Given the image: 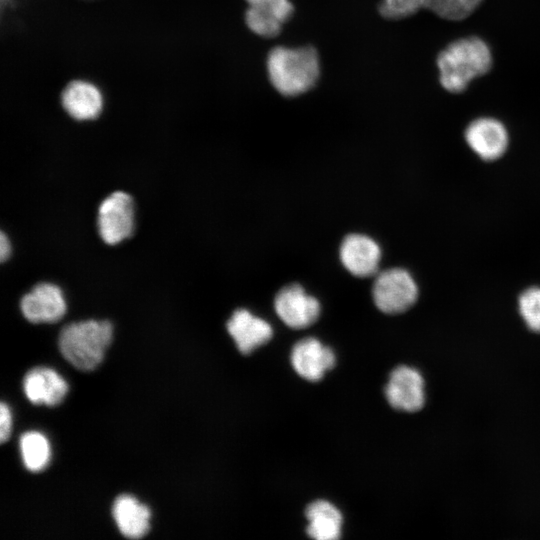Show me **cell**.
<instances>
[{"label": "cell", "mask_w": 540, "mask_h": 540, "mask_svg": "<svg viewBox=\"0 0 540 540\" xmlns=\"http://www.w3.org/2000/svg\"><path fill=\"white\" fill-rule=\"evenodd\" d=\"M64 111L77 121L96 119L104 108V96L100 88L91 81L74 79L69 81L60 94Z\"/></svg>", "instance_id": "9c48e42d"}, {"label": "cell", "mask_w": 540, "mask_h": 540, "mask_svg": "<svg viewBox=\"0 0 540 540\" xmlns=\"http://www.w3.org/2000/svg\"><path fill=\"white\" fill-rule=\"evenodd\" d=\"M19 446L23 463L28 470L38 472L47 466L50 459V446L43 434L36 431L22 434Z\"/></svg>", "instance_id": "ac0fdd59"}, {"label": "cell", "mask_w": 540, "mask_h": 540, "mask_svg": "<svg viewBox=\"0 0 540 540\" xmlns=\"http://www.w3.org/2000/svg\"><path fill=\"white\" fill-rule=\"evenodd\" d=\"M417 295L416 282L402 268H390L378 273L372 287L376 307L386 314L406 311L416 302Z\"/></svg>", "instance_id": "277c9868"}, {"label": "cell", "mask_w": 540, "mask_h": 540, "mask_svg": "<svg viewBox=\"0 0 540 540\" xmlns=\"http://www.w3.org/2000/svg\"><path fill=\"white\" fill-rule=\"evenodd\" d=\"M11 413L5 403L0 404V441L4 443L8 440L11 432Z\"/></svg>", "instance_id": "7402d4cb"}, {"label": "cell", "mask_w": 540, "mask_h": 540, "mask_svg": "<svg viewBox=\"0 0 540 540\" xmlns=\"http://www.w3.org/2000/svg\"><path fill=\"white\" fill-rule=\"evenodd\" d=\"M519 311L527 326L540 332V288L525 290L519 297Z\"/></svg>", "instance_id": "ffe728a7"}, {"label": "cell", "mask_w": 540, "mask_h": 540, "mask_svg": "<svg viewBox=\"0 0 540 540\" xmlns=\"http://www.w3.org/2000/svg\"><path fill=\"white\" fill-rule=\"evenodd\" d=\"M491 65L488 45L472 36L450 43L437 58L440 83L452 93L463 92L473 79L486 74Z\"/></svg>", "instance_id": "6da1fadb"}, {"label": "cell", "mask_w": 540, "mask_h": 540, "mask_svg": "<svg viewBox=\"0 0 540 540\" xmlns=\"http://www.w3.org/2000/svg\"><path fill=\"white\" fill-rule=\"evenodd\" d=\"M98 233L109 245L129 238L135 228L134 201L123 191H115L99 205L97 215Z\"/></svg>", "instance_id": "5b68a950"}, {"label": "cell", "mask_w": 540, "mask_h": 540, "mask_svg": "<svg viewBox=\"0 0 540 540\" xmlns=\"http://www.w3.org/2000/svg\"><path fill=\"white\" fill-rule=\"evenodd\" d=\"M469 147L482 159L491 161L504 154L508 146V133L504 125L489 117L471 122L465 130Z\"/></svg>", "instance_id": "7c38bea8"}, {"label": "cell", "mask_w": 540, "mask_h": 540, "mask_svg": "<svg viewBox=\"0 0 540 540\" xmlns=\"http://www.w3.org/2000/svg\"><path fill=\"white\" fill-rule=\"evenodd\" d=\"M428 0H383L379 6L381 15L388 19H402L426 9Z\"/></svg>", "instance_id": "44dd1931"}, {"label": "cell", "mask_w": 540, "mask_h": 540, "mask_svg": "<svg viewBox=\"0 0 540 540\" xmlns=\"http://www.w3.org/2000/svg\"><path fill=\"white\" fill-rule=\"evenodd\" d=\"M245 21L248 28L261 37H274L293 13L289 0H246Z\"/></svg>", "instance_id": "4fadbf2b"}, {"label": "cell", "mask_w": 540, "mask_h": 540, "mask_svg": "<svg viewBox=\"0 0 540 540\" xmlns=\"http://www.w3.org/2000/svg\"><path fill=\"white\" fill-rule=\"evenodd\" d=\"M482 0H428L426 9L446 20H463Z\"/></svg>", "instance_id": "d6986e66"}, {"label": "cell", "mask_w": 540, "mask_h": 540, "mask_svg": "<svg viewBox=\"0 0 540 540\" xmlns=\"http://www.w3.org/2000/svg\"><path fill=\"white\" fill-rule=\"evenodd\" d=\"M339 256L346 270L356 277L364 278L377 274L381 249L369 236L349 234L341 243Z\"/></svg>", "instance_id": "30bf717a"}, {"label": "cell", "mask_w": 540, "mask_h": 540, "mask_svg": "<svg viewBox=\"0 0 540 540\" xmlns=\"http://www.w3.org/2000/svg\"><path fill=\"white\" fill-rule=\"evenodd\" d=\"M11 252V245L8 237L5 233L1 232L0 234V259L2 262L6 261Z\"/></svg>", "instance_id": "603a6c76"}, {"label": "cell", "mask_w": 540, "mask_h": 540, "mask_svg": "<svg viewBox=\"0 0 540 540\" xmlns=\"http://www.w3.org/2000/svg\"><path fill=\"white\" fill-rule=\"evenodd\" d=\"M290 359L295 371L312 382L322 379L336 363L334 352L313 337L298 341L292 348Z\"/></svg>", "instance_id": "8fae6325"}, {"label": "cell", "mask_w": 540, "mask_h": 540, "mask_svg": "<svg viewBox=\"0 0 540 540\" xmlns=\"http://www.w3.org/2000/svg\"><path fill=\"white\" fill-rule=\"evenodd\" d=\"M24 317L31 323H53L66 312L62 290L52 283H39L26 293L20 301Z\"/></svg>", "instance_id": "52a82bcc"}, {"label": "cell", "mask_w": 540, "mask_h": 540, "mask_svg": "<svg viewBox=\"0 0 540 540\" xmlns=\"http://www.w3.org/2000/svg\"><path fill=\"white\" fill-rule=\"evenodd\" d=\"M385 395L393 408L416 412L425 402L424 380L416 369L399 366L390 373Z\"/></svg>", "instance_id": "ba28073f"}, {"label": "cell", "mask_w": 540, "mask_h": 540, "mask_svg": "<svg viewBox=\"0 0 540 540\" xmlns=\"http://www.w3.org/2000/svg\"><path fill=\"white\" fill-rule=\"evenodd\" d=\"M274 309L278 317L290 328L303 329L319 318V301L297 284L283 287L275 296Z\"/></svg>", "instance_id": "8992f818"}, {"label": "cell", "mask_w": 540, "mask_h": 540, "mask_svg": "<svg viewBox=\"0 0 540 540\" xmlns=\"http://www.w3.org/2000/svg\"><path fill=\"white\" fill-rule=\"evenodd\" d=\"M267 72L273 87L287 97L310 90L320 75L316 50L310 46L273 48L267 57Z\"/></svg>", "instance_id": "7a4b0ae2"}, {"label": "cell", "mask_w": 540, "mask_h": 540, "mask_svg": "<svg viewBox=\"0 0 540 540\" xmlns=\"http://www.w3.org/2000/svg\"><path fill=\"white\" fill-rule=\"evenodd\" d=\"M23 388L30 402L47 406L60 404L68 392L66 381L56 371L46 367L28 371Z\"/></svg>", "instance_id": "9a60e30c"}, {"label": "cell", "mask_w": 540, "mask_h": 540, "mask_svg": "<svg viewBox=\"0 0 540 540\" xmlns=\"http://www.w3.org/2000/svg\"><path fill=\"white\" fill-rule=\"evenodd\" d=\"M226 327L238 350L245 355L267 343L273 335L270 324L247 309L234 311Z\"/></svg>", "instance_id": "5bb4252c"}, {"label": "cell", "mask_w": 540, "mask_h": 540, "mask_svg": "<svg viewBox=\"0 0 540 540\" xmlns=\"http://www.w3.org/2000/svg\"><path fill=\"white\" fill-rule=\"evenodd\" d=\"M112 337L113 326L109 321L86 320L64 326L58 346L70 364L79 370L90 371L103 360Z\"/></svg>", "instance_id": "3957f363"}, {"label": "cell", "mask_w": 540, "mask_h": 540, "mask_svg": "<svg viewBox=\"0 0 540 540\" xmlns=\"http://www.w3.org/2000/svg\"><path fill=\"white\" fill-rule=\"evenodd\" d=\"M112 514L119 531L126 538L139 539L149 531V508L130 495H120L115 499Z\"/></svg>", "instance_id": "2e32d148"}, {"label": "cell", "mask_w": 540, "mask_h": 540, "mask_svg": "<svg viewBox=\"0 0 540 540\" xmlns=\"http://www.w3.org/2000/svg\"><path fill=\"white\" fill-rule=\"evenodd\" d=\"M309 521L307 534L317 540H336L340 538L342 515L326 500H316L305 510Z\"/></svg>", "instance_id": "e0dca14e"}]
</instances>
